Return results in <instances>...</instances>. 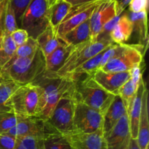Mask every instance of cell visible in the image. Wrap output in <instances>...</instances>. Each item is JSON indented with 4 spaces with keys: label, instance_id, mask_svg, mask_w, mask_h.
Returning a JSON list of instances; mask_svg holds the SVG:
<instances>
[{
    "label": "cell",
    "instance_id": "39",
    "mask_svg": "<svg viewBox=\"0 0 149 149\" xmlns=\"http://www.w3.org/2000/svg\"><path fill=\"white\" fill-rule=\"evenodd\" d=\"M66 1H68V2H69L71 5L74 6V5H77V4H82V3L95 1V0H66Z\"/></svg>",
    "mask_w": 149,
    "mask_h": 149
},
{
    "label": "cell",
    "instance_id": "30",
    "mask_svg": "<svg viewBox=\"0 0 149 149\" xmlns=\"http://www.w3.org/2000/svg\"><path fill=\"white\" fill-rule=\"evenodd\" d=\"M39 48V45L36 39L29 36L28 40L23 45L17 47L13 58H27L32 56L36 53Z\"/></svg>",
    "mask_w": 149,
    "mask_h": 149
},
{
    "label": "cell",
    "instance_id": "42",
    "mask_svg": "<svg viewBox=\"0 0 149 149\" xmlns=\"http://www.w3.org/2000/svg\"><path fill=\"white\" fill-rule=\"evenodd\" d=\"M125 149H128V146H127V148H125Z\"/></svg>",
    "mask_w": 149,
    "mask_h": 149
},
{
    "label": "cell",
    "instance_id": "9",
    "mask_svg": "<svg viewBox=\"0 0 149 149\" xmlns=\"http://www.w3.org/2000/svg\"><path fill=\"white\" fill-rule=\"evenodd\" d=\"M5 134L15 138L22 136L34 137L43 141L50 137L61 135L48 121L34 116L21 117L18 123Z\"/></svg>",
    "mask_w": 149,
    "mask_h": 149
},
{
    "label": "cell",
    "instance_id": "41",
    "mask_svg": "<svg viewBox=\"0 0 149 149\" xmlns=\"http://www.w3.org/2000/svg\"><path fill=\"white\" fill-rule=\"evenodd\" d=\"M105 1H114L115 0H105Z\"/></svg>",
    "mask_w": 149,
    "mask_h": 149
},
{
    "label": "cell",
    "instance_id": "20",
    "mask_svg": "<svg viewBox=\"0 0 149 149\" xmlns=\"http://www.w3.org/2000/svg\"><path fill=\"white\" fill-rule=\"evenodd\" d=\"M130 74V78L122 85L118 95L122 98L126 109H127L130 103L133 99L139 87L141 79L143 78L140 66H136L131 70Z\"/></svg>",
    "mask_w": 149,
    "mask_h": 149
},
{
    "label": "cell",
    "instance_id": "35",
    "mask_svg": "<svg viewBox=\"0 0 149 149\" xmlns=\"http://www.w3.org/2000/svg\"><path fill=\"white\" fill-rule=\"evenodd\" d=\"M11 37L15 45L17 47L21 46L29 39V33L22 29H18L11 33Z\"/></svg>",
    "mask_w": 149,
    "mask_h": 149
},
{
    "label": "cell",
    "instance_id": "7",
    "mask_svg": "<svg viewBox=\"0 0 149 149\" xmlns=\"http://www.w3.org/2000/svg\"><path fill=\"white\" fill-rule=\"evenodd\" d=\"M47 10L45 0H32L22 16L20 29L36 39L49 25Z\"/></svg>",
    "mask_w": 149,
    "mask_h": 149
},
{
    "label": "cell",
    "instance_id": "31",
    "mask_svg": "<svg viewBox=\"0 0 149 149\" xmlns=\"http://www.w3.org/2000/svg\"><path fill=\"white\" fill-rule=\"evenodd\" d=\"M14 149H44L43 140L31 136L17 137Z\"/></svg>",
    "mask_w": 149,
    "mask_h": 149
},
{
    "label": "cell",
    "instance_id": "15",
    "mask_svg": "<svg viewBox=\"0 0 149 149\" xmlns=\"http://www.w3.org/2000/svg\"><path fill=\"white\" fill-rule=\"evenodd\" d=\"M107 149H125L128 146L130 134L127 114L122 116L114 127L104 135Z\"/></svg>",
    "mask_w": 149,
    "mask_h": 149
},
{
    "label": "cell",
    "instance_id": "38",
    "mask_svg": "<svg viewBox=\"0 0 149 149\" xmlns=\"http://www.w3.org/2000/svg\"><path fill=\"white\" fill-rule=\"evenodd\" d=\"M128 149H140L136 139H132L130 138L129 143H128Z\"/></svg>",
    "mask_w": 149,
    "mask_h": 149
},
{
    "label": "cell",
    "instance_id": "25",
    "mask_svg": "<svg viewBox=\"0 0 149 149\" xmlns=\"http://www.w3.org/2000/svg\"><path fill=\"white\" fill-rule=\"evenodd\" d=\"M36 40L45 57L49 55L58 47L59 43V38L57 36L55 30L50 25L38 36Z\"/></svg>",
    "mask_w": 149,
    "mask_h": 149
},
{
    "label": "cell",
    "instance_id": "34",
    "mask_svg": "<svg viewBox=\"0 0 149 149\" xmlns=\"http://www.w3.org/2000/svg\"><path fill=\"white\" fill-rule=\"evenodd\" d=\"M148 6V0H131L128 7L130 13H138L147 11Z\"/></svg>",
    "mask_w": 149,
    "mask_h": 149
},
{
    "label": "cell",
    "instance_id": "37",
    "mask_svg": "<svg viewBox=\"0 0 149 149\" xmlns=\"http://www.w3.org/2000/svg\"><path fill=\"white\" fill-rule=\"evenodd\" d=\"M131 0H115V8H116V16L122 15V13L126 10Z\"/></svg>",
    "mask_w": 149,
    "mask_h": 149
},
{
    "label": "cell",
    "instance_id": "36",
    "mask_svg": "<svg viewBox=\"0 0 149 149\" xmlns=\"http://www.w3.org/2000/svg\"><path fill=\"white\" fill-rule=\"evenodd\" d=\"M16 138L8 134L0 135V149H14Z\"/></svg>",
    "mask_w": 149,
    "mask_h": 149
},
{
    "label": "cell",
    "instance_id": "28",
    "mask_svg": "<svg viewBox=\"0 0 149 149\" xmlns=\"http://www.w3.org/2000/svg\"><path fill=\"white\" fill-rule=\"evenodd\" d=\"M105 50L102 51L101 52L95 55L93 58H90V60L81 64L80 66H79L73 71L71 75L68 77H72L75 79H79V77L84 74H85L86 76H93L96 71L100 69V61H101Z\"/></svg>",
    "mask_w": 149,
    "mask_h": 149
},
{
    "label": "cell",
    "instance_id": "13",
    "mask_svg": "<svg viewBox=\"0 0 149 149\" xmlns=\"http://www.w3.org/2000/svg\"><path fill=\"white\" fill-rule=\"evenodd\" d=\"M65 136L73 149H107L103 131L91 133L72 132Z\"/></svg>",
    "mask_w": 149,
    "mask_h": 149
},
{
    "label": "cell",
    "instance_id": "18",
    "mask_svg": "<svg viewBox=\"0 0 149 149\" xmlns=\"http://www.w3.org/2000/svg\"><path fill=\"white\" fill-rule=\"evenodd\" d=\"M72 47L59 39L58 47L49 55L45 57V74H55L65 62Z\"/></svg>",
    "mask_w": 149,
    "mask_h": 149
},
{
    "label": "cell",
    "instance_id": "24",
    "mask_svg": "<svg viewBox=\"0 0 149 149\" xmlns=\"http://www.w3.org/2000/svg\"><path fill=\"white\" fill-rule=\"evenodd\" d=\"M72 5L66 0H58L48 7L47 15L49 25L55 30L66 17Z\"/></svg>",
    "mask_w": 149,
    "mask_h": 149
},
{
    "label": "cell",
    "instance_id": "2",
    "mask_svg": "<svg viewBox=\"0 0 149 149\" xmlns=\"http://www.w3.org/2000/svg\"><path fill=\"white\" fill-rule=\"evenodd\" d=\"M46 71L45 57L41 49L27 58H12L0 68V75L20 85L34 82Z\"/></svg>",
    "mask_w": 149,
    "mask_h": 149
},
{
    "label": "cell",
    "instance_id": "29",
    "mask_svg": "<svg viewBox=\"0 0 149 149\" xmlns=\"http://www.w3.org/2000/svg\"><path fill=\"white\" fill-rule=\"evenodd\" d=\"M20 118L12 111H0V135L7 133L18 123Z\"/></svg>",
    "mask_w": 149,
    "mask_h": 149
},
{
    "label": "cell",
    "instance_id": "14",
    "mask_svg": "<svg viewBox=\"0 0 149 149\" xmlns=\"http://www.w3.org/2000/svg\"><path fill=\"white\" fill-rule=\"evenodd\" d=\"M130 77V71L106 72L102 70H98L93 75V79L103 90L113 95H119L120 88Z\"/></svg>",
    "mask_w": 149,
    "mask_h": 149
},
{
    "label": "cell",
    "instance_id": "3",
    "mask_svg": "<svg viewBox=\"0 0 149 149\" xmlns=\"http://www.w3.org/2000/svg\"><path fill=\"white\" fill-rule=\"evenodd\" d=\"M115 44L109 36L100 37L95 42L88 40L73 47L65 62L55 74L59 77H68L79 66L95 55Z\"/></svg>",
    "mask_w": 149,
    "mask_h": 149
},
{
    "label": "cell",
    "instance_id": "11",
    "mask_svg": "<svg viewBox=\"0 0 149 149\" xmlns=\"http://www.w3.org/2000/svg\"><path fill=\"white\" fill-rule=\"evenodd\" d=\"M104 0H95L72 6L69 13L55 29L58 38H61L68 31L77 27L90 19L95 9Z\"/></svg>",
    "mask_w": 149,
    "mask_h": 149
},
{
    "label": "cell",
    "instance_id": "1",
    "mask_svg": "<svg viewBox=\"0 0 149 149\" xmlns=\"http://www.w3.org/2000/svg\"><path fill=\"white\" fill-rule=\"evenodd\" d=\"M77 79L70 77H59L55 74H44L33 82L39 93L35 116L47 120L49 119L62 97L75 90Z\"/></svg>",
    "mask_w": 149,
    "mask_h": 149
},
{
    "label": "cell",
    "instance_id": "23",
    "mask_svg": "<svg viewBox=\"0 0 149 149\" xmlns=\"http://www.w3.org/2000/svg\"><path fill=\"white\" fill-rule=\"evenodd\" d=\"M128 15L133 25V31H136L138 35L139 45L143 48L146 47L147 49L148 41L147 11L138 13H130Z\"/></svg>",
    "mask_w": 149,
    "mask_h": 149
},
{
    "label": "cell",
    "instance_id": "12",
    "mask_svg": "<svg viewBox=\"0 0 149 149\" xmlns=\"http://www.w3.org/2000/svg\"><path fill=\"white\" fill-rule=\"evenodd\" d=\"M116 17L114 1L104 0L99 4L95 9L90 20V40L97 41L105 26Z\"/></svg>",
    "mask_w": 149,
    "mask_h": 149
},
{
    "label": "cell",
    "instance_id": "43",
    "mask_svg": "<svg viewBox=\"0 0 149 149\" xmlns=\"http://www.w3.org/2000/svg\"><path fill=\"white\" fill-rule=\"evenodd\" d=\"M146 149H149V147H148V148H147Z\"/></svg>",
    "mask_w": 149,
    "mask_h": 149
},
{
    "label": "cell",
    "instance_id": "27",
    "mask_svg": "<svg viewBox=\"0 0 149 149\" xmlns=\"http://www.w3.org/2000/svg\"><path fill=\"white\" fill-rule=\"evenodd\" d=\"M20 86L21 85L13 80L0 75V111H10L7 109V102Z\"/></svg>",
    "mask_w": 149,
    "mask_h": 149
},
{
    "label": "cell",
    "instance_id": "26",
    "mask_svg": "<svg viewBox=\"0 0 149 149\" xmlns=\"http://www.w3.org/2000/svg\"><path fill=\"white\" fill-rule=\"evenodd\" d=\"M17 46L13 42L11 34L0 30V68L13 58Z\"/></svg>",
    "mask_w": 149,
    "mask_h": 149
},
{
    "label": "cell",
    "instance_id": "21",
    "mask_svg": "<svg viewBox=\"0 0 149 149\" xmlns=\"http://www.w3.org/2000/svg\"><path fill=\"white\" fill-rule=\"evenodd\" d=\"M133 32V25L127 14L119 16L116 24L109 33V36L115 44H125L129 40Z\"/></svg>",
    "mask_w": 149,
    "mask_h": 149
},
{
    "label": "cell",
    "instance_id": "6",
    "mask_svg": "<svg viewBox=\"0 0 149 149\" xmlns=\"http://www.w3.org/2000/svg\"><path fill=\"white\" fill-rule=\"evenodd\" d=\"M142 61L143 54L137 46L116 44L113 57L100 70L106 72L130 71L140 66Z\"/></svg>",
    "mask_w": 149,
    "mask_h": 149
},
{
    "label": "cell",
    "instance_id": "19",
    "mask_svg": "<svg viewBox=\"0 0 149 149\" xmlns=\"http://www.w3.org/2000/svg\"><path fill=\"white\" fill-rule=\"evenodd\" d=\"M148 92L145 90L143 95L142 106L140 115L138 133L137 138L140 149H146L149 143V119H148Z\"/></svg>",
    "mask_w": 149,
    "mask_h": 149
},
{
    "label": "cell",
    "instance_id": "32",
    "mask_svg": "<svg viewBox=\"0 0 149 149\" xmlns=\"http://www.w3.org/2000/svg\"><path fill=\"white\" fill-rule=\"evenodd\" d=\"M44 149H73L65 135H58L43 141Z\"/></svg>",
    "mask_w": 149,
    "mask_h": 149
},
{
    "label": "cell",
    "instance_id": "22",
    "mask_svg": "<svg viewBox=\"0 0 149 149\" xmlns=\"http://www.w3.org/2000/svg\"><path fill=\"white\" fill-rule=\"evenodd\" d=\"M90 18L68 31L59 39L71 47H74L90 40Z\"/></svg>",
    "mask_w": 149,
    "mask_h": 149
},
{
    "label": "cell",
    "instance_id": "40",
    "mask_svg": "<svg viewBox=\"0 0 149 149\" xmlns=\"http://www.w3.org/2000/svg\"><path fill=\"white\" fill-rule=\"evenodd\" d=\"M57 1H58V0H45V1H46L48 7H49V6L52 5V4H53L54 3L56 2Z\"/></svg>",
    "mask_w": 149,
    "mask_h": 149
},
{
    "label": "cell",
    "instance_id": "8",
    "mask_svg": "<svg viewBox=\"0 0 149 149\" xmlns=\"http://www.w3.org/2000/svg\"><path fill=\"white\" fill-rule=\"evenodd\" d=\"M76 103L75 90L59 100L48 122L61 135H67L74 132V113Z\"/></svg>",
    "mask_w": 149,
    "mask_h": 149
},
{
    "label": "cell",
    "instance_id": "33",
    "mask_svg": "<svg viewBox=\"0 0 149 149\" xmlns=\"http://www.w3.org/2000/svg\"><path fill=\"white\" fill-rule=\"evenodd\" d=\"M32 0H10L12 8L14 11L16 23L20 29L22 16Z\"/></svg>",
    "mask_w": 149,
    "mask_h": 149
},
{
    "label": "cell",
    "instance_id": "16",
    "mask_svg": "<svg viewBox=\"0 0 149 149\" xmlns=\"http://www.w3.org/2000/svg\"><path fill=\"white\" fill-rule=\"evenodd\" d=\"M146 89L143 79L142 78L140 81L138 90L127 109L130 134V138L132 139H137L138 138V125H139L140 115L141 111L143 95Z\"/></svg>",
    "mask_w": 149,
    "mask_h": 149
},
{
    "label": "cell",
    "instance_id": "10",
    "mask_svg": "<svg viewBox=\"0 0 149 149\" xmlns=\"http://www.w3.org/2000/svg\"><path fill=\"white\" fill-rule=\"evenodd\" d=\"M73 122L74 132L91 133L103 131V115L79 100L77 97Z\"/></svg>",
    "mask_w": 149,
    "mask_h": 149
},
{
    "label": "cell",
    "instance_id": "17",
    "mask_svg": "<svg viewBox=\"0 0 149 149\" xmlns=\"http://www.w3.org/2000/svg\"><path fill=\"white\" fill-rule=\"evenodd\" d=\"M127 114V109L119 95L114 97L113 102L103 115V135L114 127L122 116Z\"/></svg>",
    "mask_w": 149,
    "mask_h": 149
},
{
    "label": "cell",
    "instance_id": "44",
    "mask_svg": "<svg viewBox=\"0 0 149 149\" xmlns=\"http://www.w3.org/2000/svg\"><path fill=\"white\" fill-rule=\"evenodd\" d=\"M2 1V0H0V1Z\"/></svg>",
    "mask_w": 149,
    "mask_h": 149
},
{
    "label": "cell",
    "instance_id": "4",
    "mask_svg": "<svg viewBox=\"0 0 149 149\" xmlns=\"http://www.w3.org/2000/svg\"><path fill=\"white\" fill-rule=\"evenodd\" d=\"M77 98L84 104L104 115L116 95L103 90L93 78L86 76L82 80L77 79L75 87Z\"/></svg>",
    "mask_w": 149,
    "mask_h": 149
},
{
    "label": "cell",
    "instance_id": "5",
    "mask_svg": "<svg viewBox=\"0 0 149 149\" xmlns=\"http://www.w3.org/2000/svg\"><path fill=\"white\" fill-rule=\"evenodd\" d=\"M39 93L33 83L21 85L12 95L7 102V109L20 117L35 116Z\"/></svg>",
    "mask_w": 149,
    "mask_h": 149
}]
</instances>
